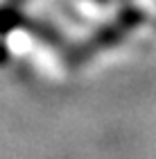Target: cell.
I'll return each instance as SVG.
<instances>
[{
	"label": "cell",
	"mask_w": 156,
	"mask_h": 159,
	"mask_svg": "<svg viewBox=\"0 0 156 159\" xmlns=\"http://www.w3.org/2000/svg\"><path fill=\"white\" fill-rule=\"evenodd\" d=\"M11 2H14V5H18V2H23V0H11Z\"/></svg>",
	"instance_id": "obj_1"
}]
</instances>
